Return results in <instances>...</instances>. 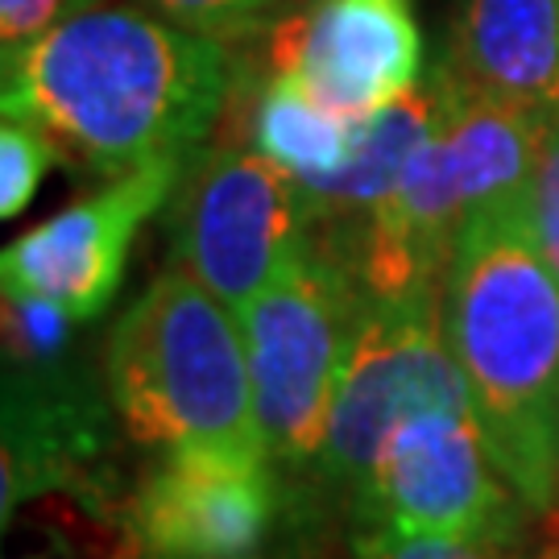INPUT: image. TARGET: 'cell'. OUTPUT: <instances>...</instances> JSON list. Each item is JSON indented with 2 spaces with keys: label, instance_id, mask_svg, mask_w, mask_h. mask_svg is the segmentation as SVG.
<instances>
[{
  "label": "cell",
  "instance_id": "cell-1",
  "mask_svg": "<svg viewBox=\"0 0 559 559\" xmlns=\"http://www.w3.org/2000/svg\"><path fill=\"white\" fill-rule=\"evenodd\" d=\"M4 117L38 120L96 175L200 154L233 92V55L158 13L96 4L4 55Z\"/></svg>",
  "mask_w": 559,
  "mask_h": 559
},
{
  "label": "cell",
  "instance_id": "cell-2",
  "mask_svg": "<svg viewBox=\"0 0 559 559\" xmlns=\"http://www.w3.org/2000/svg\"><path fill=\"white\" fill-rule=\"evenodd\" d=\"M443 332L489 452L531 514L559 506V278L531 191L477 207L443 278Z\"/></svg>",
  "mask_w": 559,
  "mask_h": 559
},
{
  "label": "cell",
  "instance_id": "cell-3",
  "mask_svg": "<svg viewBox=\"0 0 559 559\" xmlns=\"http://www.w3.org/2000/svg\"><path fill=\"white\" fill-rule=\"evenodd\" d=\"M104 381L124 436L141 448L265 452L237 316L175 261L124 307Z\"/></svg>",
  "mask_w": 559,
  "mask_h": 559
},
{
  "label": "cell",
  "instance_id": "cell-4",
  "mask_svg": "<svg viewBox=\"0 0 559 559\" xmlns=\"http://www.w3.org/2000/svg\"><path fill=\"white\" fill-rule=\"evenodd\" d=\"M551 112L468 92L431 129L390 200L336 258L360 299H411L443 290L464 221L493 200L531 191L543 124ZM320 249V245H316Z\"/></svg>",
  "mask_w": 559,
  "mask_h": 559
},
{
  "label": "cell",
  "instance_id": "cell-5",
  "mask_svg": "<svg viewBox=\"0 0 559 559\" xmlns=\"http://www.w3.org/2000/svg\"><path fill=\"white\" fill-rule=\"evenodd\" d=\"M360 311L353 274L307 240L278 282L237 311L261 443L274 464H316Z\"/></svg>",
  "mask_w": 559,
  "mask_h": 559
},
{
  "label": "cell",
  "instance_id": "cell-6",
  "mask_svg": "<svg viewBox=\"0 0 559 559\" xmlns=\"http://www.w3.org/2000/svg\"><path fill=\"white\" fill-rule=\"evenodd\" d=\"M436 406H473L443 332V290L360 299L316 473L328 485L360 489L402 427Z\"/></svg>",
  "mask_w": 559,
  "mask_h": 559
},
{
  "label": "cell",
  "instance_id": "cell-7",
  "mask_svg": "<svg viewBox=\"0 0 559 559\" xmlns=\"http://www.w3.org/2000/svg\"><path fill=\"white\" fill-rule=\"evenodd\" d=\"M302 187L258 145L191 154L170 195V261L237 316L307 249Z\"/></svg>",
  "mask_w": 559,
  "mask_h": 559
},
{
  "label": "cell",
  "instance_id": "cell-8",
  "mask_svg": "<svg viewBox=\"0 0 559 559\" xmlns=\"http://www.w3.org/2000/svg\"><path fill=\"white\" fill-rule=\"evenodd\" d=\"M353 498L365 531L489 547H514L522 514H531L498 468L473 406H436L406 423Z\"/></svg>",
  "mask_w": 559,
  "mask_h": 559
},
{
  "label": "cell",
  "instance_id": "cell-9",
  "mask_svg": "<svg viewBox=\"0 0 559 559\" xmlns=\"http://www.w3.org/2000/svg\"><path fill=\"white\" fill-rule=\"evenodd\" d=\"M270 464L258 448L162 452L124 501V526L154 559H253L278 519Z\"/></svg>",
  "mask_w": 559,
  "mask_h": 559
},
{
  "label": "cell",
  "instance_id": "cell-10",
  "mask_svg": "<svg viewBox=\"0 0 559 559\" xmlns=\"http://www.w3.org/2000/svg\"><path fill=\"white\" fill-rule=\"evenodd\" d=\"M187 162L191 158H162L117 175L96 195L17 237L0 258L4 295L50 302L80 323L96 320L117 299L138 228L170 203Z\"/></svg>",
  "mask_w": 559,
  "mask_h": 559
},
{
  "label": "cell",
  "instance_id": "cell-11",
  "mask_svg": "<svg viewBox=\"0 0 559 559\" xmlns=\"http://www.w3.org/2000/svg\"><path fill=\"white\" fill-rule=\"evenodd\" d=\"M270 71L365 120L419 87L423 34L411 0H307L274 29Z\"/></svg>",
  "mask_w": 559,
  "mask_h": 559
},
{
  "label": "cell",
  "instance_id": "cell-12",
  "mask_svg": "<svg viewBox=\"0 0 559 559\" xmlns=\"http://www.w3.org/2000/svg\"><path fill=\"white\" fill-rule=\"evenodd\" d=\"M4 526L13 510L62 485H87V460L100 448V402L71 369V353L4 360Z\"/></svg>",
  "mask_w": 559,
  "mask_h": 559
},
{
  "label": "cell",
  "instance_id": "cell-13",
  "mask_svg": "<svg viewBox=\"0 0 559 559\" xmlns=\"http://www.w3.org/2000/svg\"><path fill=\"white\" fill-rule=\"evenodd\" d=\"M460 96H464V80L443 59L402 100L385 104L373 117L360 120L348 162L323 179L299 182L311 245H320L323 253H336L357 237V228L390 200L402 170L411 166L419 145L452 112Z\"/></svg>",
  "mask_w": 559,
  "mask_h": 559
},
{
  "label": "cell",
  "instance_id": "cell-14",
  "mask_svg": "<svg viewBox=\"0 0 559 559\" xmlns=\"http://www.w3.org/2000/svg\"><path fill=\"white\" fill-rule=\"evenodd\" d=\"M448 62L468 92L556 112L559 0H460Z\"/></svg>",
  "mask_w": 559,
  "mask_h": 559
},
{
  "label": "cell",
  "instance_id": "cell-15",
  "mask_svg": "<svg viewBox=\"0 0 559 559\" xmlns=\"http://www.w3.org/2000/svg\"><path fill=\"white\" fill-rule=\"evenodd\" d=\"M357 129L360 120L328 108L286 71H270L249 112L253 145L299 182L340 170L357 145Z\"/></svg>",
  "mask_w": 559,
  "mask_h": 559
},
{
  "label": "cell",
  "instance_id": "cell-16",
  "mask_svg": "<svg viewBox=\"0 0 559 559\" xmlns=\"http://www.w3.org/2000/svg\"><path fill=\"white\" fill-rule=\"evenodd\" d=\"M55 158H59V141L38 120L4 117L0 124V216L4 221L29 207Z\"/></svg>",
  "mask_w": 559,
  "mask_h": 559
},
{
  "label": "cell",
  "instance_id": "cell-17",
  "mask_svg": "<svg viewBox=\"0 0 559 559\" xmlns=\"http://www.w3.org/2000/svg\"><path fill=\"white\" fill-rule=\"evenodd\" d=\"M145 4L158 17L216 41L253 38L282 9V0H145Z\"/></svg>",
  "mask_w": 559,
  "mask_h": 559
},
{
  "label": "cell",
  "instance_id": "cell-18",
  "mask_svg": "<svg viewBox=\"0 0 559 559\" xmlns=\"http://www.w3.org/2000/svg\"><path fill=\"white\" fill-rule=\"evenodd\" d=\"M531 224L547 265L559 278V108L547 117L539 138V158L531 175Z\"/></svg>",
  "mask_w": 559,
  "mask_h": 559
},
{
  "label": "cell",
  "instance_id": "cell-19",
  "mask_svg": "<svg viewBox=\"0 0 559 559\" xmlns=\"http://www.w3.org/2000/svg\"><path fill=\"white\" fill-rule=\"evenodd\" d=\"M353 559H514V547L411 539V535H390V531H365L360 526L353 535Z\"/></svg>",
  "mask_w": 559,
  "mask_h": 559
},
{
  "label": "cell",
  "instance_id": "cell-20",
  "mask_svg": "<svg viewBox=\"0 0 559 559\" xmlns=\"http://www.w3.org/2000/svg\"><path fill=\"white\" fill-rule=\"evenodd\" d=\"M96 4L104 0H0V46H4V55L21 50Z\"/></svg>",
  "mask_w": 559,
  "mask_h": 559
},
{
  "label": "cell",
  "instance_id": "cell-21",
  "mask_svg": "<svg viewBox=\"0 0 559 559\" xmlns=\"http://www.w3.org/2000/svg\"><path fill=\"white\" fill-rule=\"evenodd\" d=\"M25 559H50V556H25ZM124 559H154V556H150V551L141 547V551H133V556H124Z\"/></svg>",
  "mask_w": 559,
  "mask_h": 559
}]
</instances>
